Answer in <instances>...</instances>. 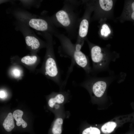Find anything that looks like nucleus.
Wrapping results in <instances>:
<instances>
[{
	"label": "nucleus",
	"instance_id": "1",
	"mask_svg": "<svg viewBox=\"0 0 134 134\" xmlns=\"http://www.w3.org/2000/svg\"><path fill=\"white\" fill-rule=\"evenodd\" d=\"M58 37L61 43L59 49L61 56L71 59L70 67L76 64L82 68L87 74L91 73L92 68L88 57L81 51L77 50L75 48V44H73L67 36L60 34L58 35Z\"/></svg>",
	"mask_w": 134,
	"mask_h": 134
},
{
	"label": "nucleus",
	"instance_id": "2",
	"mask_svg": "<svg viewBox=\"0 0 134 134\" xmlns=\"http://www.w3.org/2000/svg\"><path fill=\"white\" fill-rule=\"evenodd\" d=\"M70 4H65L55 14L58 24L70 33L75 31L80 22L76 13Z\"/></svg>",
	"mask_w": 134,
	"mask_h": 134
},
{
	"label": "nucleus",
	"instance_id": "3",
	"mask_svg": "<svg viewBox=\"0 0 134 134\" xmlns=\"http://www.w3.org/2000/svg\"><path fill=\"white\" fill-rule=\"evenodd\" d=\"M91 57L93 63L92 71H98L106 68L110 61L108 55L100 47L90 45Z\"/></svg>",
	"mask_w": 134,
	"mask_h": 134
},
{
	"label": "nucleus",
	"instance_id": "4",
	"mask_svg": "<svg viewBox=\"0 0 134 134\" xmlns=\"http://www.w3.org/2000/svg\"><path fill=\"white\" fill-rule=\"evenodd\" d=\"M44 64V73L59 84L61 83L60 72L56 61L51 51L49 52Z\"/></svg>",
	"mask_w": 134,
	"mask_h": 134
},
{
	"label": "nucleus",
	"instance_id": "5",
	"mask_svg": "<svg viewBox=\"0 0 134 134\" xmlns=\"http://www.w3.org/2000/svg\"><path fill=\"white\" fill-rule=\"evenodd\" d=\"M108 78L90 77L86 79L82 83L84 85L90 86L93 94L96 97H101L106 90Z\"/></svg>",
	"mask_w": 134,
	"mask_h": 134
},
{
	"label": "nucleus",
	"instance_id": "6",
	"mask_svg": "<svg viewBox=\"0 0 134 134\" xmlns=\"http://www.w3.org/2000/svg\"><path fill=\"white\" fill-rule=\"evenodd\" d=\"M85 15L81 19L79 25L78 36L76 44L82 46L84 43V39L88 33L89 21L88 18Z\"/></svg>",
	"mask_w": 134,
	"mask_h": 134
},
{
	"label": "nucleus",
	"instance_id": "7",
	"mask_svg": "<svg viewBox=\"0 0 134 134\" xmlns=\"http://www.w3.org/2000/svg\"><path fill=\"white\" fill-rule=\"evenodd\" d=\"M28 23L31 27L37 31H45L49 28L48 22L43 19L32 18L29 20Z\"/></svg>",
	"mask_w": 134,
	"mask_h": 134
},
{
	"label": "nucleus",
	"instance_id": "8",
	"mask_svg": "<svg viewBox=\"0 0 134 134\" xmlns=\"http://www.w3.org/2000/svg\"><path fill=\"white\" fill-rule=\"evenodd\" d=\"M14 118L12 113H9L4 120L3 126L5 130L7 132H11L15 127Z\"/></svg>",
	"mask_w": 134,
	"mask_h": 134
},
{
	"label": "nucleus",
	"instance_id": "9",
	"mask_svg": "<svg viewBox=\"0 0 134 134\" xmlns=\"http://www.w3.org/2000/svg\"><path fill=\"white\" fill-rule=\"evenodd\" d=\"M25 40L27 45L33 50H36L40 46L39 41L34 36L30 35L27 36L25 38Z\"/></svg>",
	"mask_w": 134,
	"mask_h": 134
},
{
	"label": "nucleus",
	"instance_id": "10",
	"mask_svg": "<svg viewBox=\"0 0 134 134\" xmlns=\"http://www.w3.org/2000/svg\"><path fill=\"white\" fill-rule=\"evenodd\" d=\"M23 114L22 111L18 109L15 110L13 113V116L14 118L16 121V124L18 126L22 125L23 128H26L27 126L26 122L22 118Z\"/></svg>",
	"mask_w": 134,
	"mask_h": 134
},
{
	"label": "nucleus",
	"instance_id": "11",
	"mask_svg": "<svg viewBox=\"0 0 134 134\" xmlns=\"http://www.w3.org/2000/svg\"><path fill=\"white\" fill-rule=\"evenodd\" d=\"M63 122V120L61 118H58L55 120L51 130L52 134H62Z\"/></svg>",
	"mask_w": 134,
	"mask_h": 134
},
{
	"label": "nucleus",
	"instance_id": "12",
	"mask_svg": "<svg viewBox=\"0 0 134 134\" xmlns=\"http://www.w3.org/2000/svg\"><path fill=\"white\" fill-rule=\"evenodd\" d=\"M65 96L63 94L59 93L56 95L54 97L51 98L49 100L48 104L51 107H53L56 103L61 104L64 102Z\"/></svg>",
	"mask_w": 134,
	"mask_h": 134
},
{
	"label": "nucleus",
	"instance_id": "13",
	"mask_svg": "<svg viewBox=\"0 0 134 134\" xmlns=\"http://www.w3.org/2000/svg\"><path fill=\"white\" fill-rule=\"evenodd\" d=\"M117 126V124L114 122H109L104 124L101 127L102 132L105 134H108L112 132Z\"/></svg>",
	"mask_w": 134,
	"mask_h": 134
},
{
	"label": "nucleus",
	"instance_id": "14",
	"mask_svg": "<svg viewBox=\"0 0 134 134\" xmlns=\"http://www.w3.org/2000/svg\"><path fill=\"white\" fill-rule=\"evenodd\" d=\"M99 3L101 8L105 11L111 10L113 4V0H100Z\"/></svg>",
	"mask_w": 134,
	"mask_h": 134
},
{
	"label": "nucleus",
	"instance_id": "15",
	"mask_svg": "<svg viewBox=\"0 0 134 134\" xmlns=\"http://www.w3.org/2000/svg\"><path fill=\"white\" fill-rule=\"evenodd\" d=\"M37 60V57L35 56H26L22 58L21 61L25 64L31 65L34 64Z\"/></svg>",
	"mask_w": 134,
	"mask_h": 134
},
{
	"label": "nucleus",
	"instance_id": "16",
	"mask_svg": "<svg viewBox=\"0 0 134 134\" xmlns=\"http://www.w3.org/2000/svg\"><path fill=\"white\" fill-rule=\"evenodd\" d=\"M81 134H100V131L97 128L90 127L84 130Z\"/></svg>",
	"mask_w": 134,
	"mask_h": 134
},
{
	"label": "nucleus",
	"instance_id": "17",
	"mask_svg": "<svg viewBox=\"0 0 134 134\" xmlns=\"http://www.w3.org/2000/svg\"><path fill=\"white\" fill-rule=\"evenodd\" d=\"M111 33V30L107 25L103 24L100 30L101 35L104 36H107Z\"/></svg>",
	"mask_w": 134,
	"mask_h": 134
},
{
	"label": "nucleus",
	"instance_id": "18",
	"mask_svg": "<svg viewBox=\"0 0 134 134\" xmlns=\"http://www.w3.org/2000/svg\"><path fill=\"white\" fill-rule=\"evenodd\" d=\"M12 73L14 77L18 78L21 76V71L18 68H14L12 70Z\"/></svg>",
	"mask_w": 134,
	"mask_h": 134
},
{
	"label": "nucleus",
	"instance_id": "19",
	"mask_svg": "<svg viewBox=\"0 0 134 134\" xmlns=\"http://www.w3.org/2000/svg\"><path fill=\"white\" fill-rule=\"evenodd\" d=\"M7 93L5 91L3 90H0V98H5L7 97Z\"/></svg>",
	"mask_w": 134,
	"mask_h": 134
},
{
	"label": "nucleus",
	"instance_id": "20",
	"mask_svg": "<svg viewBox=\"0 0 134 134\" xmlns=\"http://www.w3.org/2000/svg\"><path fill=\"white\" fill-rule=\"evenodd\" d=\"M131 7L133 10L134 11V2L132 3Z\"/></svg>",
	"mask_w": 134,
	"mask_h": 134
},
{
	"label": "nucleus",
	"instance_id": "21",
	"mask_svg": "<svg viewBox=\"0 0 134 134\" xmlns=\"http://www.w3.org/2000/svg\"><path fill=\"white\" fill-rule=\"evenodd\" d=\"M131 17L133 20H134V11L132 14Z\"/></svg>",
	"mask_w": 134,
	"mask_h": 134
}]
</instances>
